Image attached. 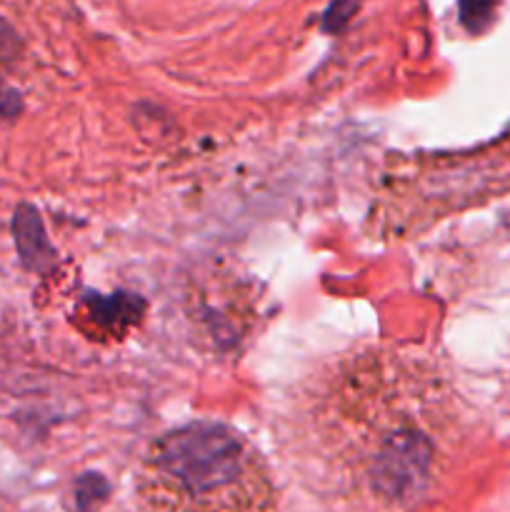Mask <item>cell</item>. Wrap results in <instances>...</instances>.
I'll return each mask as SVG.
<instances>
[{"label":"cell","instance_id":"cell-1","mask_svg":"<svg viewBox=\"0 0 510 512\" xmlns=\"http://www.w3.org/2000/svg\"><path fill=\"white\" fill-rule=\"evenodd\" d=\"M278 448L313 493L360 512L418 508L463 435L458 393L423 348L360 343L285 395Z\"/></svg>","mask_w":510,"mask_h":512},{"label":"cell","instance_id":"cell-2","mask_svg":"<svg viewBox=\"0 0 510 512\" xmlns=\"http://www.w3.org/2000/svg\"><path fill=\"white\" fill-rule=\"evenodd\" d=\"M143 512H278V488L240 430L195 420L158 435L135 475Z\"/></svg>","mask_w":510,"mask_h":512},{"label":"cell","instance_id":"cell-3","mask_svg":"<svg viewBox=\"0 0 510 512\" xmlns=\"http://www.w3.org/2000/svg\"><path fill=\"white\" fill-rule=\"evenodd\" d=\"M495 0H460V18L463 23H468L470 28H478L488 20V15L493 13Z\"/></svg>","mask_w":510,"mask_h":512}]
</instances>
